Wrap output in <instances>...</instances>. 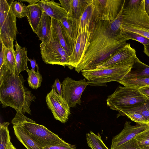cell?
I'll use <instances>...</instances> for the list:
<instances>
[{
  "label": "cell",
  "instance_id": "4fadbf2b",
  "mask_svg": "<svg viewBox=\"0 0 149 149\" xmlns=\"http://www.w3.org/2000/svg\"><path fill=\"white\" fill-rule=\"evenodd\" d=\"M130 123V121H126L121 132L113 138L110 149H116L149 127V125L147 124L136 123V125H132Z\"/></svg>",
  "mask_w": 149,
  "mask_h": 149
},
{
  "label": "cell",
  "instance_id": "e575fe53",
  "mask_svg": "<svg viewBox=\"0 0 149 149\" xmlns=\"http://www.w3.org/2000/svg\"><path fill=\"white\" fill-rule=\"evenodd\" d=\"M42 149H76V147L66 143L64 144L45 147Z\"/></svg>",
  "mask_w": 149,
  "mask_h": 149
},
{
  "label": "cell",
  "instance_id": "44dd1931",
  "mask_svg": "<svg viewBox=\"0 0 149 149\" xmlns=\"http://www.w3.org/2000/svg\"><path fill=\"white\" fill-rule=\"evenodd\" d=\"M27 6V19L32 30L35 33L43 11L38 3L29 4Z\"/></svg>",
  "mask_w": 149,
  "mask_h": 149
},
{
  "label": "cell",
  "instance_id": "836d02e7",
  "mask_svg": "<svg viewBox=\"0 0 149 149\" xmlns=\"http://www.w3.org/2000/svg\"><path fill=\"white\" fill-rule=\"evenodd\" d=\"M116 149H143L138 144L134 138L123 144Z\"/></svg>",
  "mask_w": 149,
  "mask_h": 149
},
{
  "label": "cell",
  "instance_id": "7402d4cb",
  "mask_svg": "<svg viewBox=\"0 0 149 149\" xmlns=\"http://www.w3.org/2000/svg\"><path fill=\"white\" fill-rule=\"evenodd\" d=\"M51 28V18L43 12L35 33L41 42L44 41L49 37Z\"/></svg>",
  "mask_w": 149,
  "mask_h": 149
},
{
  "label": "cell",
  "instance_id": "603a6c76",
  "mask_svg": "<svg viewBox=\"0 0 149 149\" xmlns=\"http://www.w3.org/2000/svg\"><path fill=\"white\" fill-rule=\"evenodd\" d=\"M118 82L124 86L139 89L143 87L149 86V77H125Z\"/></svg>",
  "mask_w": 149,
  "mask_h": 149
},
{
  "label": "cell",
  "instance_id": "30bf717a",
  "mask_svg": "<svg viewBox=\"0 0 149 149\" xmlns=\"http://www.w3.org/2000/svg\"><path fill=\"white\" fill-rule=\"evenodd\" d=\"M46 100L54 118L62 123H65L70 114V108L63 97L52 89L47 94Z\"/></svg>",
  "mask_w": 149,
  "mask_h": 149
},
{
  "label": "cell",
  "instance_id": "f35d334b",
  "mask_svg": "<svg viewBox=\"0 0 149 149\" xmlns=\"http://www.w3.org/2000/svg\"><path fill=\"white\" fill-rule=\"evenodd\" d=\"M144 6L146 12L149 15V0H144Z\"/></svg>",
  "mask_w": 149,
  "mask_h": 149
},
{
  "label": "cell",
  "instance_id": "1f68e13d",
  "mask_svg": "<svg viewBox=\"0 0 149 149\" xmlns=\"http://www.w3.org/2000/svg\"><path fill=\"white\" fill-rule=\"evenodd\" d=\"M139 145L143 149H149V127L134 138Z\"/></svg>",
  "mask_w": 149,
  "mask_h": 149
},
{
  "label": "cell",
  "instance_id": "484cf974",
  "mask_svg": "<svg viewBox=\"0 0 149 149\" xmlns=\"http://www.w3.org/2000/svg\"><path fill=\"white\" fill-rule=\"evenodd\" d=\"M4 47L5 58L3 65L7 70L16 73L15 51L14 50V47L9 48H7L5 47Z\"/></svg>",
  "mask_w": 149,
  "mask_h": 149
},
{
  "label": "cell",
  "instance_id": "ba28073f",
  "mask_svg": "<svg viewBox=\"0 0 149 149\" xmlns=\"http://www.w3.org/2000/svg\"><path fill=\"white\" fill-rule=\"evenodd\" d=\"M10 3L6 0H0V41L9 48L14 47L18 31L16 18Z\"/></svg>",
  "mask_w": 149,
  "mask_h": 149
},
{
  "label": "cell",
  "instance_id": "9a60e30c",
  "mask_svg": "<svg viewBox=\"0 0 149 149\" xmlns=\"http://www.w3.org/2000/svg\"><path fill=\"white\" fill-rule=\"evenodd\" d=\"M135 49L126 43L117 50L110 57L98 65L97 68L115 67L122 65L136 56Z\"/></svg>",
  "mask_w": 149,
  "mask_h": 149
},
{
  "label": "cell",
  "instance_id": "ac0fdd59",
  "mask_svg": "<svg viewBox=\"0 0 149 149\" xmlns=\"http://www.w3.org/2000/svg\"><path fill=\"white\" fill-rule=\"evenodd\" d=\"M59 21L64 40L71 55L75 43L74 37V20L68 17H64Z\"/></svg>",
  "mask_w": 149,
  "mask_h": 149
},
{
  "label": "cell",
  "instance_id": "4dcf8cb0",
  "mask_svg": "<svg viewBox=\"0 0 149 149\" xmlns=\"http://www.w3.org/2000/svg\"><path fill=\"white\" fill-rule=\"evenodd\" d=\"M125 116L132 121L136 123L149 125V123L144 116L140 113L135 111H129L122 113L120 116Z\"/></svg>",
  "mask_w": 149,
  "mask_h": 149
},
{
  "label": "cell",
  "instance_id": "7a4b0ae2",
  "mask_svg": "<svg viewBox=\"0 0 149 149\" xmlns=\"http://www.w3.org/2000/svg\"><path fill=\"white\" fill-rule=\"evenodd\" d=\"M22 75L6 69L0 75V101L3 107H10L23 114H31L35 96L25 87Z\"/></svg>",
  "mask_w": 149,
  "mask_h": 149
},
{
  "label": "cell",
  "instance_id": "d4e9b609",
  "mask_svg": "<svg viewBox=\"0 0 149 149\" xmlns=\"http://www.w3.org/2000/svg\"><path fill=\"white\" fill-rule=\"evenodd\" d=\"M86 139L88 146L92 149H109L99 133L97 135L90 131L86 134Z\"/></svg>",
  "mask_w": 149,
  "mask_h": 149
},
{
  "label": "cell",
  "instance_id": "83f0119b",
  "mask_svg": "<svg viewBox=\"0 0 149 149\" xmlns=\"http://www.w3.org/2000/svg\"><path fill=\"white\" fill-rule=\"evenodd\" d=\"M12 11L16 17L21 18L27 16L29 12L27 6L21 2L11 0L9 2Z\"/></svg>",
  "mask_w": 149,
  "mask_h": 149
},
{
  "label": "cell",
  "instance_id": "ffe728a7",
  "mask_svg": "<svg viewBox=\"0 0 149 149\" xmlns=\"http://www.w3.org/2000/svg\"><path fill=\"white\" fill-rule=\"evenodd\" d=\"M15 59L16 64V73L18 75L22 71L29 69L27 61L29 58L27 56V51L26 47H22L18 44L16 40L15 44Z\"/></svg>",
  "mask_w": 149,
  "mask_h": 149
},
{
  "label": "cell",
  "instance_id": "60d3db41",
  "mask_svg": "<svg viewBox=\"0 0 149 149\" xmlns=\"http://www.w3.org/2000/svg\"><path fill=\"white\" fill-rule=\"evenodd\" d=\"M143 52L149 57V44L144 45Z\"/></svg>",
  "mask_w": 149,
  "mask_h": 149
},
{
  "label": "cell",
  "instance_id": "2e32d148",
  "mask_svg": "<svg viewBox=\"0 0 149 149\" xmlns=\"http://www.w3.org/2000/svg\"><path fill=\"white\" fill-rule=\"evenodd\" d=\"M61 6L67 12L68 17L78 20L87 6L89 0H59Z\"/></svg>",
  "mask_w": 149,
  "mask_h": 149
},
{
  "label": "cell",
  "instance_id": "6da1fadb",
  "mask_svg": "<svg viewBox=\"0 0 149 149\" xmlns=\"http://www.w3.org/2000/svg\"><path fill=\"white\" fill-rule=\"evenodd\" d=\"M110 22L101 20L95 24L91 30L87 49L80 63L74 68L78 73L83 70L96 69L127 43L126 40L113 33Z\"/></svg>",
  "mask_w": 149,
  "mask_h": 149
},
{
  "label": "cell",
  "instance_id": "f1b7e54d",
  "mask_svg": "<svg viewBox=\"0 0 149 149\" xmlns=\"http://www.w3.org/2000/svg\"><path fill=\"white\" fill-rule=\"evenodd\" d=\"M10 123L3 122L0 125V149H7L8 145L10 141L8 126Z\"/></svg>",
  "mask_w": 149,
  "mask_h": 149
},
{
  "label": "cell",
  "instance_id": "74e56055",
  "mask_svg": "<svg viewBox=\"0 0 149 149\" xmlns=\"http://www.w3.org/2000/svg\"><path fill=\"white\" fill-rule=\"evenodd\" d=\"M139 90L143 94L149 97V86L143 87Z\"/></svg>",
  "mask_w": 149,
  "mask_h": 149
},
{
  "label": "cell",
  "instance_id": "d6986e66",
  "mask_svg": "<svg viewBox=\"0 0 149 149\" xmlns=\"http://www.w3.org/2000/svg\"><path fill=\"white\" fill-rule=\"evenodd\" d=\"M13 124L17 138L27 149H42L43 148L28 133L20 124Z\"/></svg>",
  "mask_w": 149,
  "mask_h": 149
},
{
  "label": "cell",
  "instance_id": "5b68a950",
  "mask_svg": "<svg viewBox=\"0 0 149 149\" xmlns=\"http://www.w3.org/2000/svg\"><path fill=\"white\" fill-rule=\"evenodd\" d=\"M135 56L125 63L118 66L93 70H83L82 75L88 80V85L102 86L112 81L118 82L123 79L131 71Z\"/></svg>",
  "mask_w": 149,
  "mask_h": 149
},
{
  "label": "cell",
  "instance_id": "277c9868",
  "mask_svg": "<svg viewBox=\"0 0 149 149\" xmlns=\"http://www.w3.org/2000/svg\"><path fill=\"white\" fill-rule=\"evenodd\" d=\"M149 97L139 89L119 86L108 96L106 101L111 109L118 112V118L124 112L143 106Z\"/></svg>",
  "mask_w": 149,
  "mask_h": 149
},
{
  "label": "cell",
  "instance_id": "7c38bea8",
  "mask_svg": "<svg viewBox=\"0 0 149 149\" xmlns=\"http://www.w3.org/2000/svg\"><path fill=\"white\" fill-rule=\"evenodd\" d=\"M99 21L93 0H89L80 17L77 20H74V37L75 41L79 34L87 29L91 31L96 23Z\"/></svg>",
  "mask_w": 149,
  "mask_h": 149
},
{
  "label": "cell",
  "instance_id": "8992f818",
  "mask_svg": "<svg viewBox=\"0 0 149 149\" xmlns=\"http://www.w3.org/2000/svg\"><path fill=\"white\" fill-rule=\"evenodd\" d=\"M11 123L13 124H20L28 133L43 148L67 143L44 126L37 124L19 111H17Z\"/></svg>",
  "mask_w": 149,
  "mask_h": 149
},
{
  "label": "cell",
  "instance_id": "ab89813d",
  "mask_svg": "<svg viewBox=\"0 0 149 149\" xmlns=\"http://www.w3.org/2000/svg\"><path fill=\"white\" fill-rule=\"evenodd\" d=\"M28 61H29L30 62L31 67V69L33 70H35V67H36L38 65L36 63V60L34 58H33V59L29 58Z\"/></svg>",
  "mask_w": 149,
  "mask_h": 149
},
{
  "label": "cell",
  "instance_id": "9c48e42d",
  "mask_svg": "<svg viewBox=\"0 0 149 149\" xmlns=\"http://www.w3.org/2000/svg\"><path fill=\"white\" fill-rule=\"evenodd\" d=\"M86 79L76 81L67 77L61 83L62 97L70 108L80 103L82 94L88 85Z\"/></svg>",
  "mask_w": 149,
  "mask_h": 149
},
{
  "label": "cell",
  "instance_id": "e0dca14e",
  "mask_svg": "<svg viewBox=\"0 0 149 149\" xmlns=\"http://www.w3.org/2000/svg\"><path fill=\"white\" fill-rule=\"evenodd\" d=\"M38 3L43 12L51 18L59 20L63 17H68L66 11L61 6L60 3L54 0H39Z\"/></svg>",
  "mask_w": 149,
  "mask_h": 149
},
{
  "label": "cell",
  "instance_id": "d6a6232c",
  "mask_svg": "<svg viewBox=\"0 0 149 149\" xmlns=\"http://www.w3.org/2000/svg\"><path fill=\"white\" fill-rule=\"evenodd\" d=\"M130 111H135L140 113L149 123V97L143 106Z\"/></svg>",
  "mask_w": 149,
  "mask_h": 149
},
{
  "label": "cell",
  "instance_id": "d590c367",
  "mask_svg": "<svg viewBox=\"0 0 149 149\" xmlns=\"http://www.w3.org/2000/svg\"><path fill=\"white\" fill-rule=\"evenodd\" d=\"M52 89L55 90L58 94L62 96L61 84L59 79H56L54 84L52 86Z\"/></svg>",
  "mask_w": 149,
  "mask_h": 149
},
{
  "label": "cell",
  "instance_id": "b9f144b4",
  "mask_svg": "<svg viewBox=\"0 0 149 149\" xmlns=\"http://www.w3.org/2000/svg\"><path fill=\"white\" fill-rule=\"evenodd\" d=\"M26 1L28 2L29 4H36L38 3L39 0H22L20 1Z\"/></svg>",
  "mask_w": 149,
  "mask_h": 149
},
{
  "label": "cell",
  "instance_id": "5bb4252c",
  "mask_svg": "<svg viewBox=\"0 0 149 149\" xmlns=\"http://www.w3.org/2000/svg\"><path fill=\"white\" fill-rule=\"evenodd\" d=\"M91 32V31L87 29L77 37L72 53L70 57V69L76 68L84 57L89 45Z\"/></svg>",
  "mask_w": 149,
  "mask_h": 149
},
{
  "label": "cell",
  "instance_id": "cb8c5ba5",
  "mask_svg": "<svg viewBox=\"0 0 149 149\" xmlns=\"http://www.w3.org/2000/svg\"><path fill=\"white\" fill-rule=\"evenodd\" d=\"M149 77V66L141 62L136 56L131 71L125 77Z\"/></svg>",
  "mask_w": 149,
  "mask_h": 149
},
{
  "label": "cell",
  "instance_id": "f546056e",
  "mask_svg": "<svg viewBox=\"0 0 149 149\" xmlns=\"http://www.w3.org/2000/svg\"><path fill=\"white\" fill-rule=\"evenodd\" d=\"M120 37L126 41L129 40H136L143 45L149 44V39L133 32L122 31Z\"/></svg>",
  "mask_w": 149,
  "mask_h": 149
},
{
  "label": "cell",
  "instance_id": "3957f363",
  "mask_svg": "<svg viewBox=\"0 0 149 149\" xmlns=\"http://www.w3.org/2000/svg\"><path fill=\"white\" fill-rule=\"evenodd\" d=\"M120 30V33L132 32L149 39V15L145 10L144 0H130L125 5Z\"/></svg>",
  "mask_w": 149,
  "mask_h": 149
},
{
  "label": "cell",
  "instance_id": "4316f807",
  "mask_svg": "<svg viewBox=\"0 0 149 149\" xmlns=\"http://www.w3.org/2000/svg\"><path fill=\"white\" fill-rule=\"evenodd\" d=\"M37 71L28 69L27 70L28 77L27 80L30 87L33 89H37L41 86L42 78L38 69V65L36 66Z\"/></svg>",
  "mask_w": 149,
  "mask_h": 149
},
{
  "label": "cell",
  "instance_id": "52a82bcc",
  "mask_svg": "<svg viewBox=\"0 0 149 149\" xmlns=\"http://www.w3.org/2000/svg\"><path fill=\"white\" fill-rule=\"evenodd\" d=\"M40 46L41 57L45 63L67 66L70 69L69 56L61 45L52 26L49 36L41 42Z\"/></svg>",
  "mask_w": 149,
  "mask_h": 149
},
{
  "label": "cell",
  "instance_id": "8fae6325",
  "mask_svg": "<svg viewBox=\"0 0 149 149\" xmlns=\"http://www.w3.org/2000/svg\"><path fill=\"white\" fill-rule=\"evenodd\" d=\"M125 0H93L99 20H113L125 5Z\"/></svg>",
  "mask_w": 149,
  "mask_h": 149
},
{
  "label": "cell",
  "instance_id": "7bdbcfd3",
  "mask_svg": "<svg viewBox=\"0 0 149 149\" xmlns=\"http://www.w3.org/2000/svg\"><path fill=\"white\" fill-rule=\"evenodd\" d=\"M7 149H16V148L13 146L11 142L10 141L8 145Z\"/></svg>",
  "mask_w": 149,
  "mask_h": 149
},
{
  "label": "cell",
  "instance_id": "8d00e7d4",
  "mask_svg": "<svg viewBox=\"0 0 149 149\" xmlns=\"http://www.w3.org/2000/svg\"><path fill=\"white\" fill-rule=\"evenodd\" d=\"M5 58V54L4 46L2 42H0V68L1 67L4 65Z\"/></svg>",
  "mask_w": 149,
  "mask_h": 149
}]
</instances>
